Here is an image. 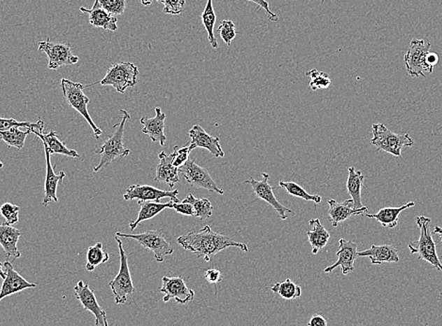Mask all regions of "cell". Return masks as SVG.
<instances>
[{"instance_id": "cell-1", "label": "cell", "mask_w": 442, "mask_h": 326, "mask_svg": "<svg viewBox=\"0 0 442 326\" xmlns=\"http://www.w3.org/2000/svg\"><path fill=\"white\" fill-rule=\"evenodd\" d=\"M177 243L187 251L194 253L199 259L210 262L213 255L218 254L229 247H237L243 251L248 252L247 244L234 241L233 239L215 232L209 225L194 232L190 231L187 234L180 236Z\"/></svg>"}, {"instance_id": "cell-2", "label": "cell", "mask_w": 442, "mask_h": 326, "mask_svg": "<svg viewBox=\"0 0 442 326\" xmlns=\"http://www.w3.org/2000/svg\"><path fill=\"white\" fill-rule=\"evenodd\" d=\"M122 121L114 126L115 132L106 141L103 146L95 149L94 153L101 155L100 162L94 167V172L102 170L108 166L116 160L127 157L130 154V149L124 145V135L125 123L130 118V114L125 110H122Z\"/></svg>"}, {"instance_id": "cell-3", "label": "cell", "mask_w": 442, "mask_h": 326, "mask_svg": "<svg viewBox=\"0 0 442 326\" xmlns=\"http://www.w3.org/2000/svg\"><path fill=\"white\" fill-rule=\"evenodd\" d=\"M432 220L425 216H417L416 224L420 228V238L408 243L411 255L418 254L419 260L430 263L436 270L442 271V264L436 252V244L434 241L430 225Z\"/></svg>"}, {"instance_id": "cell-4", "label": "cell", "mask_w": 442, "mask_h": 326, "mask_svg": "<svg viewBox=\"0 0 442 326\" xmlns=\"http://www.w3.org/2000/svg\"><path fill=\"white\" fill-rule=\"evenodd\" d=\"M373 146H375L378 151H385L398 157H402L404 148H411L414 145L413 140L408 133L392 132L384 124H373Z\"/></svg>"}, {"instance_id": "cell-5", "label": "cell", "mask_w": 442, "mask_h": 326, "mask_svg": "<svg viewBox=\"0 0 442 326\" xmlns=\"http://www.w3.org/2000/svg\"><path fill=\"white\" fill-rule=\"evenodd\" d=\"M120 251V270L118 274L113 281L109 282V287L113 290L114 299L117 305H124L127 303L128 296L133 298L135 292L132 277H131L128 257L122 246L121 238L117 237Z\"/></svg>"}, {"instance_id": "cell-6", "label": "cell", "mask_w": 442, "mask_h": 326, "mask_svg": "<svg viewBox=\"0 0 442 326\" xmlns=\"http://www.w3.org/2000/svg\"><path fill=\"white\" fill-rule=\"evenodd\" d=\"M61 88L64 99L68 104L75 108L78 113H80L83 118L86 119L92 129L94 130L95 138L98 139L102 135V130L99 129L92 121L88 111L90 99L84 94V86L81 83H73L67 78H62L61 81Z\"/></svg>"}, {"instance_id": "cell-7", "label": "cell", "mask_w": 442, "mask_h": 326, "mask_svg": "<svg viewBox=\"0 0 442 326\" xmlns=\"http://www.w3.org/2000/svg\"><path fill=\"white\" fill-rule=\"evenodd\" d=\"M431 43L424 40L412 39L406 53L405 66L409 76L414 78L425 77V73L433 72V68L427 62Z\"/></svg>"}, {"instance_id": "cell-8", "label": "cell", "mask_w": 442, "mask_h": 326, "mask_svg": "<svg viewBox=\"0 0 442 326\" xmlns=\"http://www.w3.org/2000/svg\"><path fill=\"white\" fill-rule=\"evenodd\" d=\"M138 73L140 72L136 65L131 62H118L108 68L100 84L103 86H113L120 94H124L130 87L136 86Z\"/></svg>"}, {"instance_id": "cell-9", "label": "cell", "mask_w": 442, "mask_h": 326, "mask_svg": "<svg viewBox=\"0 0 442 326\" xmlns=\"http://www.w3.org/2000/svg\"><path fill=\"white\" fill-rule=\"evenodd\" d=\"M116 236L119 238L133 239L138 241L144 248L152 252L158 262H163L166 255L173 254L174 252L161 230H148L140 234L131 235L117 232Z\"/></svg>"}, {"instance_id": "cell-10", "label": "cell", "mask_w": 442, "mask_h": 326, "mask_svg": "<svg viewBox=\"0 0 442 326\" xmlns=\"http://www.w3.org/2000/svg\"><path fill=\"white\" fill-rule=\"evenodd\" d=\"M38 50L48 55V68L51 70L59 69L65 65H73L79 61L78 56L73 55L70 43H54L48 39L39 43Z\"/></svg>"}, {"instance_id": "cell-11", "label": "cell", "mask_w": 442, "mask_h": 326, "mask_svg": "<svg viewBox=\"0 0 442 326\" xmlns=\"http://www.w3.org/2000/svg\"><path fill=\"white\" fill-rule=\"evenodd\" d=\"M179 173L184 176L187 183L195 188L207 190L210 192H215L220 195L224 194V191L218 186L208 171L198 165L195 160H188L179 168Z\"/></svg>"}, {"instance_id": "cell-12", "label": "cell", "mask_w": 442, "mask_h": 326, "mask_svg": "<svg viewBox=\"0 0 442 326\" xmlns=\"http://www.w3.org/2000/svg\"><path fill=\"white\" fill-rule=\"evenodd\" d=\"M178 194V190L168 192L162 191L150 185H131L124 194V199L125 201L136 200L138 205L146 201L159 203V201L165 197L171 198L173 202H179Z\"/></svg>"}, {"instance_id": "cell-13", "label": "cell", "mask_w": 442, "mask_h": 326, "mask_svg": "<svg viewBox=\"0 0 442 326\" xmlns=\"http://www.w3.org/2000/svg\"><path fill=\"white\" fill-rule=\"evenodd\" d=\"M162 283L160 292L165 295L162 299L164 303L174 299L180 305H187L195 297L194 290L187 288L181 276H163Z\"/></svg>"}, {"instance_id": "cell-14", "label": "cell", "mask_w": 442, "mask_h": 326, "mask_svg": "<svg viewBox=\"0 0 442 326\" xmlns=\"http://www.w3.org/2000/svg\"><path fill=\"white\" fill-rule=\"evenodd\" d=\"M263 179L261 181L255 180V178H250V180H245V184H250L252 186L253 192L257 199H261L269 204L273 208L280 214V219H287V213L294 214V211L289 208L282 205L275 197L274 192L271 185L269 183V175L266 173H262Z\"/></svg>"}, {"instance_id": "cell-15", "label": "cell", "mask_w": 442, "mask_h": 326, "mask_svg": "<svg viewBox=\"0 0 442 326\" xmlns=\"http://www.w3.org/2000/svg\"><path fill=\"white\" fill-rule=\"evenodd\" d=\"M76 298L80 302L84 309L92 312L97 320V325L99 326H108L106 311L98 304L94 290L90 289L89 285L84 281H78L73 288Z\"/></svg>"}, {"instance_id": "cell-16", "label": "cell", "mask_w": 442, "mask_h": 326, "mask_svg": "<svg viewBox=\"0 0 442 326\" xmlns=\"http://www.w3.org/2000/svg\"><path fill=\"white\" fill-rule=\"evenodd\" d=\"M5 271H6V277H5L3 284L0 289V302L4 298L8 297L15 293L23 292L27 289H34L37 287V284L31 283L27 281L23 276H20L13 268L10 260H6L4 263Z\"/></svg>"}, {"instance_id": "cell-17", "label": "cell", "mask_w": 442, "mask_h": 326, "mask_svg": "<svg viewBox=\"0 0 442 326\" xmlns=\"http://www.w3.org/2000/svg\"><path fill=\"white\" fill-rule=\"evenodd\" d=\"M357 244L352 241H346L341 239L339 241V250L337 252L338 260L334 265L327 267L324 273L329 274L338 267L342 268L343 276H348L355 270L354 262L357 257Z\"/></svg>"}, {"instance_id": "cell-18", "label": "cell", "mask_w": 442, "mask_h": 326, "mask_svg": "<svg viewBox=\"0 0 442 326\" xmlns=\"http://www.w3.org/2000/svg\"><path fill=\"white\" fill-rule=\"evenodd\" d=\"M329 204V221L332 227H337L340 222H345L346 220L354 215H362L368 211V206H362V208L355 209L354 202L352 199H346L343 202H337L336 200H327Z\"/></svg>"}, {"instance_id": "cell-19", "label": "cell", "mask_w": 442, "mask_h": 326, "mask_svg": "<svg viewBox=\"0 0 442 326\" xmlns=\"http://www.w3.org/2000/svg\"><path fill=\"white\" fill-rule=\"evenodd\" d=\"M188 136L190 138V145L194 146V148H204L208 150L212 156L215 157H223L225 156L224 152L220 146V139L209 135L206 130L199 125H195L190 130Z\"/></svg>"}, {"instance_id": "cell-20", "label": "cell", "mask_w": 442, "mask_h": 326, "mask_svg": "<svg viewBox=\"0 0 442 326\" xmlns=\"http://www.w3.org/2000/svg\"><path fill=\"white\" fill-rule=\"evenodd\" d=\"M45 153L46 162V178L45 182V197L43 199V206H48L51 202H58L59 198L57 197V189L59 182L64 180L66 173L61 172L59 175L55 173V166H52L51 153L45 143H43Z\"/></svg>"}, {"instance_id": "cell-21", "label": "cell", "mask_w": 442, "mask_h": 326, "mask_svg": "<svg viewBox=\"0 0 442 326\" xmlns=\"http://www.w3.org/2000/svg\"><path fill=\"white\" fill-rule=\"evenodd\" d=\"M80 12L89 15L90 24L95 28H102L110 31L118 29V18L104 10L99 0H95L92 9L81 7Z\"/></svg>"}, {"instance_id": "cell-22", "label": "cell", "mask_w": 442, "mask_h": 326, "mask_svg": "<svg viewBox=\"0 0 442 326\" xmlns=\"http://www.w3.org/2000/svg\"><path fill=\"white\" fill-rule=\"evenodd\" d=\"M166 114L160 108H155V116L154 118H143L141 124L143 125V132L148 135L152 143L158 142L161 146H165L167 137H166L164 129H165Z\"/></svg>"}, {"instance_id": "cell-23", "label": "cell", "mask_w": 442, "mask_h": 326, "mask_svg": "<svg viewBox=\"0 0 442 326\" xmlns=\"http://www.w3.org/2000/svg\"><path fill=\"white\" fill-rule=\"evenodd\" d=\"M369 257L371 263L373 265L381 264L384 262H398L400 260L397 247L389 246V244H383V246L373 244L369 249L357 252V257Z\"/></svg>"}, {"instance_id": "cell-24", "label": "cell", "mask_w": 442, "mask_h": 326, "mask_svg": "<svg viewBox=\"0 0 442 326\" xmlns=\"http://www.w3.org/2000/svg\"><path fill=\"white\" fill-rule=\"evenodd\" d=\"M21 236V231L13 225H0V246L3 248L7 260H10V257L19 259L21 257V253L17 248Z\"/></svg>"}, {"instance_id": "cell-25", "label": "cell", "mask_w": 442, "mask_h": 326, "mask_svg": "<svg viewBox=\"0 0 442 326\" xmlns=\"http://www.w3.org/2000/svg\"><path fill=\"white\" fill-rule=\"evenodd\" d=\"M160 162L157 167V176L155 181L165 182L170 188H173L174 185L179 182V168L173 164V156L167 155L162 151L158 155Z\"/></svg>"}, {"instance_id": "cell-26", "label": "cell", "mask_w": 442, "mask_h": 326, "mask_svg": "<svg viewBox=\"0 0 442 326\" xmlns=\"http://www.w3.org/2000/svg\"><path fill=\"white\" fill-rule=\"evenodd\" d=\"M414 206H415V203L408 202L406 205L399 206V208H381L378 213H365V216H367L368 218L376 219V221L380 222L382 227L392 229V228L397 227L400 213Z\"/></svg>"}, {"instance_id": "cell-27", "label": "cell", "mask_w": 442, "mask_h": 326, "mask_svg": "<svg viewBox=\"0 0 442 326\" xmlns=\"http://www.w3.org/2000/svg\"><path fill=\"white\" fill-rule=\"evenodd\" d=\"M365 176L362 175L361 171H357L354 166L348 167V178L346 182V189L348 194L351 195L354 202V208H362V189L364 186Z\"/></svg>"}, {"instance_id": "cell-28", "label": "cell", "mask_w": 442, "mask_h": 326, "mask_svg": "<svg viewBox=\"0 0 442 326\" xmlns=\"http://www.w3.org/2000/svg\"><path fill=\"white\" fill-rule=\"evenodd\" d=\"M31 133L38 136L42 140L43 143H45L50 150L51 154L64 155V156L71 157H78L79 155L76 150L69 149L61 140L58 138L56 132H50L49 133H45L43 132H36L35 129H31Z\"/></svg>"}, {"instance_id": "cell-29", "label": "cell", "mask_w": 442, "mask_h": 326, "mask_svg": "<svg viewBox=\"0 0 442 326\" xmlns=\"http://www.w3.org/2000/svg\"><path fill=\"white\" fill-rule=\"evenodd\" d=\"M309 224L312 225L313 230L307 231V236L309 238L311 246H312V253L313 255H316L321 249L327 246L330 234L329 231L321 224L320 220H310Z\"/></svg>"}, {"instance_id": "cell-30", "label": "cell", "mask_w": 442, "mask_h": 326, "mask_svg": "<svg viewBox=\"0 0 442 326\" xmlns=\"http://www.w3.org/2000/svg\"><path fill=\"white\" fill-rule=\"evenodd\" d=\"M173 201L168 203H157L146 201V202L141 203V211L138 213V218L136 221L130 222L129 227L131 231L136 229L141 222L147 221V220L152 219L154 217L159 214L161 211H165L166 208H173Z\"/></svg>"}, {"instance_id": "cell-31", "label": "cell", "mask_w": 442, "mask_h": 326, "mask_svg": "<svg viewBox=\"0 0 442 326\" xmlns=\"http://www.w3.org/2000/svg\"><path fill=\"white\" fill-rule=\"evenodd\" d=\"M201 21H203L204 28H206L207 35H208L210 45H211L214 50H217L218 48V43L217 38H215L214 34V28L215 21H217V16H215L213 0H207L206 6L204 8L203 15H201Z\"/></svg>"}, {"instance_id": "cell-32", "label": "cell", "mask_w": 442, "mask_h": 326, "mask_svg": "<svg viewBox=\"0 0 442 326\" xmlns=\"http://www.w3.org/2000/svg\"><path fill=\"white\" fill-rule=\"evenodd\" d=\"M29 133H31L29 129H27V132H22L19 129V127H13L4 132L0 130V140L6 143L9 148L22 149L24 148V142Z\"/></svg>"}, {"instance_id": "cell-33", "label": "cell", "mask_w": 442, "mask_h": 326, "mask_svg": "<svg viewBox=\"0 0 442 326\" xmlns=\"http://www.w3.org/2000/svg\"><path fill=\"white\" fill-rule=\"evenodd\" d=\"M109 255L103 250V244L95 243L94 246H90L87 251L86 270L88 271H94L98 265L108 262Z\"/></svg>"}, {"instance_id": "cell-34", "label": "cell", "mask_w": 442, "mask_h": 326, "mask_svg": "<svg viewBox=\"0 0 442 326\" xmlns=\"http://www.w3.org/2000/svg\"><path fill=\"white\" fill-rule=\"evenodd\" d=\"M183 202L191 204L194 208L195 217L201 220L211 218L213 215V208L211 202L206 198H196L194 195L188 194Z\"/></svg>"}, {"instance_id": "cell-35", "label": "cell", "mask_w": 442, "mask_h": 326, "mask_svg": "<svg viewBox=\"0 0 442 326\" xmlns=\"http://www.w3.org/2000/svg\"><path fill=\"white\" fill-rule=\"evenodd\" d=\"M271 290L276 295L282 296L285 300H294L302 295L301 288L292 281L290 278L286 279L282 283H276L271 287Z\"/></svg>"}, {"instance_id": "cell-36", "label": "cell", "mask_w": 442, "mask_h": 326, "mask_svg": "<svg viewBox=\"0 0 442 326\" xmlns=\"http://www.w3.org/2000/svg\"><path fill=\"white\" fill-rule=\"evenodd\" d=\"M279 186L280 188L285 189L292 197L301 198V199L305 201H312V202H315V204H319L322 201L320 195L309 194V192L305 191L300 185L294 183V182L280 181Z\"/></svg>"}, {"instance_id": "cell-37", "label": "cell", "mask_w": 442, "mask_h": 326, "mask_svg": "<svg viewBox=\"0 0 442 326\" xmlns=\"http://www.w3.org/2000/svg\"><path fill=\"white\" fill-rule=\"evenodd\" d=\"M13 127H27V129L42 132L45 129V123L43 120H39L36 123H29V122H18L12 118H0V130L2 132L12 129Z\"/></svg>"}, {"instance_id": "cell-38", "label": "cell", "mask_w": 442, "mask_h": 326, "mask_svg": "<svg viewBox=\"0 0 442 326\" xmlns=\"http://www.w3.org/2000/svg\"><path fill=\"white\" fill-rule=\"evenodd\" d=\"M306 76L311 78L310 88L312 89L313 91L329 88L330 84H332V80H330L329 75H327V73L320 72L316 69H312L306 73Z\"/></svg>"}, {"instance_id": "cell-39", "label": "cell", "mask_w": 442, "mask_h": 326, "mask_svg": "<svg viewBox=\"0 0 442 326\" xmlns=\"http://www.w3.org/2000/svg\"><path fill=\"white\" fill-rule=\"evenodd\" d=\"M194 146L188 143L187 146H183V148H179V146H174L173 152L171 153V156H173V164L174 166L177 168H180L183 166V165L185 164L188 162V159H190V155L191 151L193 150Z\"/></svg>"}, {"instance_id": "cell-40", "label": "cell", "mask_w": 442, "mask_h": 326, "mask_svg": "<svg viewBox=\"0 0 442 326\" xmlns=\"http://www.w3.org/2000/svg\"><path fill=\"white\" fill-rule=\"evenodd\" d=\"M19 211L20 208L12 203H5L0 206V214L5 219V224L8 225H13L19 221Z\"/></svg>"}, {"instance_id": "cell-41", "label": "cell", "mask_w": 442, "mask_h": 326, "mask_svg": "<svg viewBox=\"0 0 442 326\" xmlns=\"http://www.w3.org/2000/svg\"><path fill=\"white\" fill-rule=\"evenodd\" d=\"M101 7L114 16L124 15L127 0H99Z\"/></svg>"}, {"instance_id": "cell-42", "label": "cell", "mask_w": 442, "mask_h": 326, "mask_svg": "<svg viewBox=\"0 0 442 326\" xmlns=\"http://www.w3.org/2000/svg\"><path fill=\"white\" fill-rule=\"evenodd\" d=\"M218 31L220 35L221 39L224 41L226 45L229 46L231 45V41L236 36V26H234V22L231 20H223L221 22Z\"/></svg>"}, {"instance_id": "cell-43", "label": "cell", "mask_w": 442, "mask_h": 326, "mask_svg": "<svg viewBox=\"0 0 442 326\" xmlns=\"http://www.w3.org/2000/svg\"><path fill=\"white\" fill-rule=\"evenodd\" d=\"M163 13L165 15H181L185 6V0H162Z\"/></svg>"}, {"instance_id": "cell-44", "label": "cell", "mask_w": 442, "mask_h": 326, "mask_svg": "<svg viewBox=\"0 0 442 326\" xmlns=\"http://www.w3.org/2000/svg\"><path fill=\"white\" fill-rule=\"evenodd\" d=\"M176 213L183 214V215L194 216L195 211L193 206L191 204L185 202H174L173 204V208Z\"/></svg>"}, {"instance_id": "cell-45", "label": "cell", "mask_w": 442, "mask_h": 326, "mask_svg": "<svg viewBox=\"0 0 442 326\" xmlns=\"http://www.w3.org/2000/svg\"><path fill=\"white\" fill-rule=\"evenodd\" d=\"M204 277H206V281H208L210 284L214 285L220 283L223 279L222 274H221V271L218 270V269H208V270H206V273H204Z\"/></svg>"}, {"instance_id": "cell-46", "label": "cell", "mask_w": 442, "mask_h": 326, "mask_svg": "<svg viewBox=\"0 0 442 326\" xmlns=\"http://www.w3.org/2000/svg\"><path fill=\"white\" fill-rule=\"evenodd\" d=\"M247 1L252 2V3L257 5L258 7L266 10V13L269 15V20L273 22L279 20L278 15H276L275 13H272L271 10H270L269 2H266V0H247Z\"/></svg>"}, {"instance_id": "cell-47", "label": "cell", "mask_w": 442, "mask_h": 326, "mask_svg": "<svg viewBox=\"0 0 442 326\" xmlns=\"http://www.w3.org/2000/svg\"><path fill=\"white\" fill-rule=\"evenodd\" d=\"M309 326H327V320L325 319L323 316L321 315H315L311 318L309 323H308Z\"/></svg>"}, {"instance_id": "cell-48", "label": "cell", "mask_w": 442, "mask_h": 326, "mask_svg": "<svg viewBox=\"0 0 442 326\" xmlns=\"http://www.w3.org/2000/svg\"><path fill=\"white\" fill-rule=\"evenodd\" d=\"M439 61V57L438 54L435 52H431L430 51L427 57L428 64H429L431 66L434 67L435 66L436 64H438Z\"/></svg>"}, {"instance_id": "cell-49", "label": "cell", "mask_w": 442, "mask_h": 326, "mask_svg": "<svg viewBox=\"0 0 442 326\" xmlns=\"http://www.w3.org/2000/svg\"><path fill=\"white\" fill-rule=\"evenodd\" d=\"M433 234H439V240H441V243H442V228L438 227V225H436V227H435V229H434V231H432Z\"/></svg>"}, {"instance_id": "cell-50", "label": "cell", "mask_w": 442, "mask_h": 326, "mask_svg": "<svg viewBox=\"0 0 442 326\" xmlns=\"http://www.w3.org/2000/svg\"><path fill=\"white\" fill-rule=\"evenodd\" d=\"M143 6H150L154 1L162 2V0H140Z\"/></svg>"}, {"instance_id": "cell-51", "label": "cell", "mask_w": 442, "mask_h": 326, "mask_svg": "<svg viewBox=\"0 0 442 326\" xmlns=\"http://www.w3.org/2000/svg\"><path fill=\"white\" fill-rule=\"evenodd\" d=\"M6 277V271H5L4 264L0 262V278L5 279Z\"/></svg>"}, {"instance_id": "cell-52", "label": "cell", "mask_w": 442, "mask_h": 326, "mask_svg": "<svg viewBox=\"0 0 442 326\" xmlns=\"http://www.w3.org/2000/svg\"><path fill=\"white\" fill-rule=\"evenodd\" d=\"M1 168H3V163L0 162V169H1Z\"/></svg>"}, {"instance_id": "cell-53", "label": "cell", "mask_w": 442, "mask_h": 326, "mask_svg": "<svg viewBox=\"0 0 442 326\" xmlns=\"http://www.w3.org/2000/svg\"><path fill=\"white\" fill-rule=\"evenodd\" d=\"M94 326H99V325H97V323H95V325H94Z\"/></svg>"}, {"instance_id": "cell-54", "label": "cell", "mask_w": 442, "mask_h": 326, "mask_svg": "<svg viewBox=\"0 0 442 326\" xmlns=\"http://www.w3.org/2000/svg\"><path fill=\"white\" fill-rule=\"evenodd\" d=\"M321 1H322V2H323V1H324V0H321ZM334 1H335V0H334Z\"/></svg>"}, {"instance_id": "cell-55", "label": "cell", "mask_w": 442, "mask_h": 326, "mask_svg": "<svg viewBox=\"0 0 442 326\" xmlns=\"http://www.w3.org/2000/svg\"><path fill=\"white\" fill-rule=\"evenodd\" d=\"M306 326H309V325H306Z\"/></svg>"}]
</instances>
